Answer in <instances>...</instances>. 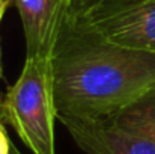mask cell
Returning <instances> with one entry per match:
<instances>
[{"label": "cell", "mask_w": 155, "mask_h": 154, "mask_svg": "<svg viewBox=\"0 0 155 154\" xmlns=\"http://www.w3.org/2000/svg\"><path fill=\"white\" fill-rule=\"evenodd\" d=\"M57 116L111 118L155 89V53L108 41L72 5L51 57Z\"/></svg>", "instance_id": "1"}, {"label": "cell", "mask_w": 155, "mask_h": 154, "mask_svg": "<svg viewBox=\"0 0 155 154\" xmlns=\"http://www.w3.org/2000/svg\"><path fill=\"white\" fill-rule=\"evenodd\" d=\"M0 116L33 154H56L57 107L51 60L26 59L18 80L0 103Z\"/></svg>", "instance_id": "2"}, {"label": "cell", "mask_w": 155, "mask_h": 154, "mask_svg": "<svg viewBox=\"0 0 155 154\" xmlns=\"http://www.w3.org/2000/svg\"><path fill=\"white\" fill-rule=\"evenodd\" d=\"M104 36L122 47L155 53V0H71Z\"/></svg>", "instance_id": "3"}, {"label": "cell", "mask_w": 155, "mask_h": 154, "mask_svg": "<svg viewBox=\"0 0 155 154\" xmlns=\"http://www.w3.org/2000/svg\"><path fill=\"white\" fill-rule=\"evenodd\" d=\"M57 119L86 154H155V141L149 135L124 127L113 118L57 116Z\"/></svg>", "instance_id": "4"}, {"label": "cell", "mask_w": 155, "mask_h": 154, "mask_svg": "<svg viewBox=\"0 0 155 154\" xmlns=\"http://www.w3.org/2000/svg\"><path fill=\"white\" fill-rule=\"evenodd\" d=\"M20 12L26 59L51 60L71 0H9Z\"/></svg>", "instance_id": "5"}, {"label": "cell", "mask_w": 155, "mask_h": 154, "mask_svg": "<svg viewBox=\"0 0 155 154\" xmlns=\"http://www.w3.org/2000/svg\"><path fill=\"white\" fill-rule=\"evenodd\" d=\"M111 118L124 127L149 135L155 141V89Z\"/></svg>", "instance_id": "6"}, {"label": "cell", "mask_w": 155, "mask_h": 154, "mask_svg": "<svg viewBox=\"0 0 155 154\" xmlns=\"http://www.w3.org/2000/svg\"><path fill=\"white\" fill-rule=\"evenodd\" d=\"M12 153V147H11V141L3 130H0V154H11Z\"/></svg>", "instance_id": "7"}, {"label": "cell", "mask_w": 155, "mask_h": 154, "mask_svg": "<svg viewBox=\"0 0 155 154\" xmlns=\"http://www.w3.org/2000/svg\"><path fill=\"white\" fill-rule=\"evenodd\" d=\"M8 3H9V0H0V23H2V18H3V14L6 11Z\"/></svg>", "instance_id": "8"}, {"label": "cell", "mask_w": 155, "mask_h": 154, "mask_svg": "<svg viewBox=\"0 0 155 154\" xmlns=\"http://www.w3.org/2000/svg\"><path fill=\"white\" fill-rule=\"evenodd\" d=\"M3 77V68H2V51H0V79Z\"/></svg>", "instance_id": "9"}, {"label": "cell", "mask_w": 155, "mask_h": 154, "mask_svg": "<svg viewBox=\"0 0 155 154\" xmlns=\"http://www.w3.org/2000/svg\"><path fill=\"white\" fill-rule=\"evenodd\" d=\"M5 127H3V121H2V118H0V130H3Z\"/></svg>", "instance_id": "10"}]
</instances>
